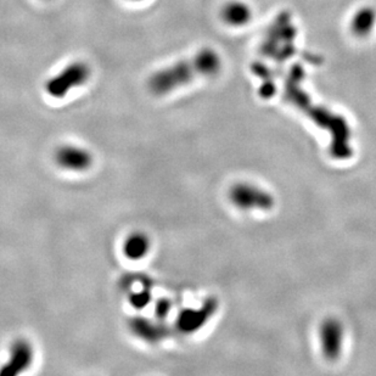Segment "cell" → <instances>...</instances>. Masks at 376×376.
<instances>
[{
	"label": "cell",
	"mask_w": 376,
	"mask_h": 376,
	"mask_svg": "<svg viewBox=\"0 0 376 376\" xmlns=\"http://www.w3.org/2000/svg\"><path fill=\"white\" fill-rule=\"evenodd\" d=\"M131 333L147 342H158L167 338L169 329L162 323L150 321L144 316H134L129 322Z\"/></svg>",
	"instance_id": "obj_9"
},
{
	"label": "cell",
	"mask_w": 376,
	"mask_h": 376,
	"mask_svg": "<svg viewBox=\"0 0 376 376\" xmlns=\"http://www.w3.org/2000/svg\"><path fill=\"white\" fill-rule=\"evenodd\" d=\"M291 100L300 106L316 125H321L324 129H327L331 134V147L330 153L336 160H347L352 156V147H351V131L346 121L338 116L333 115L325 110L321 109L318 106H313L310 100L305 95H301L299 92H291Z\"/></svg>",
	"instance_id": "obj_2"
},
{
	"label": "cell",
	"mask_w": 376,
	"mask_h": 376,
	"mask_svg": "<svg viewBox=\"0 0 376 376\" xmlns=\"http://www.w3.org/2000/svg\"><path fill=\"white\" fill-rule=\"evenodd\" d=\"M134 1H140V0H134Z\"/></svg>",
	"instance_id": "obj_15"
},
{
	"label": "cell",
	"mask_w": 376,
	"mask_h": 376,
	"mask_svg": "<svg viewBox=\"0 0 376 376\" xmlns=\"http://www.w3.org/2000/svg\"><path fill=\"white\" fill-rule=\"evenodd\" d=\"M131 305L136 307L138 310H142V307L149 305L151 301V294L147 289L139 291V292H133L129 296Z\"/></svg>",
	"instance_id": "obj_13"
},
{
	"label": "cell",
	"mask_w": 376,
	"mask_h": 376,
	"mask_svg": "<svg viewBox=\"0 0 376 376\" xmlns=\"http://www.w3.org/2000/svg\"><path fill=\"white\" fill-rule=\"evenodd\" d=\"M222 61L212 49H202L188 60L172 64L168 67L153 72L147 81V87L155 95H166L199 77L216 75L221 70Z\"/></svg>",
	"instance_id": "obj_1"
},
{
	"label": "cell",
	"mask_w": 376,
	"mask_h": 376,
	"mask_svg": "<svg viewBox=\"0 0 376 376\" xmlns=\"http://www.w3.org/2000/svg\"><path fill=\"white\" fill-rule=\"evenodd\" d=\"M229 197L236 208L268 211L274 206V197L263 189L250 184H236L230 189Z\"/></svg>",
	"instance_id": "obj_4"
},
{
	"label": "cell",
	"mask_w": 376,
	"mask_h": 376,
	"mask_svg": "<svg viewBox=\"0 0 376 376\" xmlns=\"http://www.w3.org/2000/svg\"><path fill=\"white\" fill-rule=\"evenodd\" d=\"M33 360V349L25 340H18L12 344L10 360L0 371L1 375H17L26 371Z\"/></svg>",
	"instance_id": "obj_8"
},
{
	"label": "cell",
	"mask_w": 376,
	"mask_h": 376,
	"mask_svg": "<svg viewBox=\"0 0 376 376\" xmlns=\"http://www.w3.org/2000/svg\"><path fill=\"white\" fill-rule=\"evenodd\" d=\"M171 310H172L171 301L167 300V299H162V300L158 301V305H156V310H155L156 318H158V321L166 319V316H168Z\"/></svg>",
	"instance_id": "obj_14"
},
{
	"label": "cell",
	"mask_w": 376,
	"mask_h": 376,
	"mask_svg": "<svg viewBox=\"0 0 376 376\" xmlns=\"http://www.w3.org/2000/svg\"><path fill=\"white\" fill-rule=\"evenodd\" d=\"M323 355L327 360H338L344 346V327L336 319H327L321 327Z\"/></svg>",
	"instance_id": "obj_6"
},
{
	"label": "cell",
	"mask_w": 376,
	"mask_h": 376,
	"mask_svg": "<svg viewBox=\"0 0 376 376\" xmlns=\"http://www.w3.org/2000/svg\"><path fill=\"white\" fill-rule=\"evenodd\" d=\"M221 16L227 25H230L233 27H241L250 21L252 10L245 3L234 0L223 6Z\"/></svg>",
	"instance_id": "obj_10"
},
{
	"label": "cell",
	"mask_w": 376,
	"mask_h": 376,
	"mask_svg": "<svg viewBox=\"0 0 376 376\" xmlns=\"http://www.w3.org/2000/svg\"><path fill=\"white\" fill-rule=\"evenodd\" d=\"M92 76L87 62L75 61L45 83V90L53 98H65L73 88L81 87Z\"/></svg>",
	"instance_id": "obj_3"
},
{
	"label": "cell",
	"mask_w": 376,
	"mask_h": 376,
	"mask_svg": "<svg viewBox=\"0 0 376 376\" xmlns=\"http://www.w3.org/2000/svg\"><path fill=\"white\" fill-rule=\"evenodd\" d=\"M55 161L61 168L82 172L92 166L93 156L82 147L65 145L56 150Z\"/></svg>",
	"instance_id": "obj_7"
},
{
	"label": "cell",
	"mask_w": 376,
	"mask_h": 376,
	"mask_svg": "<svg viewBox=\"0 0 376 376\" xmlns=\"http://www.w3.org/2000/svg\"><path fill=\"white\" fill-rule=\"evenodd\" d=\"M149 250H150V240L147 235L142 233L129 235L123 244V253L133 261L144 258L147 256Z\"/></svg>",
	"instance_id": "obj_11"
},
{
	"label": "cell",
	"mask_w": 376,
	"mask_h": 376,
	"mask_svg": "<svg viewBox=\"0 0 376 376\" xmlns=\"http://www.w3.org/2000/svg\"><path fill=\"white\" fill-rule=\"evenodd\" d=\"M374 22H375V14L371 9L358 11L352 22L353 32L360 36H364L374 28Z\"/></svg>",
	"instance_id": "obj_12"
},
{
	"label": "cell",
	"mask_w": 376,
	"mask_h": 376,
	"mask_svg": "<svg viewBox=\"0 0 376 376\" xmlns=\"http://www.w3.org/2000/svg\"><path fill=\"white\" fill-rule=\"evenodd\" d=\"M218 310V301L210 297L200 308H186L180 312L175 327L183 334L197 333L214 316Z\"/></svg>",
	"instance_id": "obj_5"
}]
</instances>
